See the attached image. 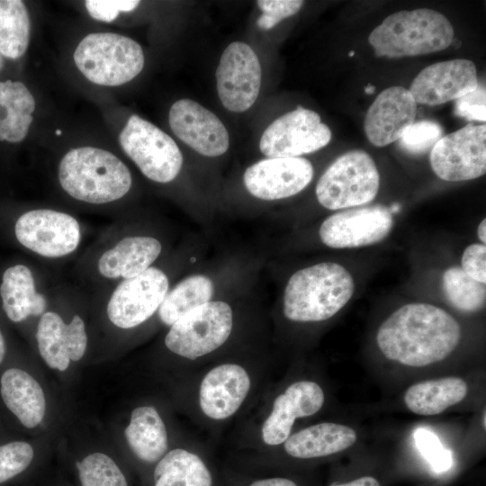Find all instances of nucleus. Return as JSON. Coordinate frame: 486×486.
I'll list each match as a JSON object with an SVG mask.
<instances>
[{"instance_id":"obj_13","label":"nucleus","mask_w":486,"mask_h":486,"mask_svg":"<svg viewBox=\"0 0 486 486\" xmlns=\"http://www.w3.org/2000/svg\"><path fill=\"white\" fill-rule=\"evenodd\" d=\"M215 76L219 98L227 110L245 112L257 99L261 66L256 52L247 43L234 41L225 49Z\"/></svg>"},{"instance_id":"obj_35","label":"nucleus","mask_w":486,"mask_h":486,"mask_svg":"<svg viewBox=\"0 0 486 486\" xmlns=\"http://www.w3.org/2000/svg\"><path fill=\"white\" fill-rule=\"evenodd\" d=\"M441 126L433 121H419L409 127L399 140L400 148L411 155H421L432 149L441 139Z\"/></svg>"},{"instance_id":"obj_7","label":"nucleus","mask_w":486,"mask_h":486,"mask_svg":"<svg viewBox=\"0 0 486 486\" xmlns=\"http://www.w3.org/2000/svg\"><path fill=\"white\" fill-rule=\"evenodd\" d=\"M127 156L148 179L168 183L179 174L183 155L175 140L151 122L131 115L119 135Z\"/></svg>"},{"instance_id":"obj_23","label":"nucleus","mask_w":486,"mask_h":486,"mask_svg":"<svg viewBox=\"0 0 486 486\" xmlns=\"http://www.w3.org/2000/svg\"><path fill=\"white\" fill-rule=\"evenodd\" d=\"M161 250V243L155 238L126 237L101 255L98 272L108 279L132 278L149 268Z\"/></svg>"},{"instance_id":"obj_40","label":"nucleus","mask_w":486,"mask_h":486,"mask_svg":"<svg viewBox=\"0 0 486 486\" xmlns=\"http://www.w3.org/2000/svg\"><path fill=\"white\" fill-rule=\"evenodd\" d=\"M461 268L472 279L486 283V247L484 244L468 246L462 256Z\"/></svg>"},{"instance_id":"obj_15","label":"nucleus","mask_w":486,"mask_h":486,"mask_svg":"<svg viewBox=\"0 0 486 486\" xmlns=\"http://www.w3.org/2000/svg\"><path fill=\"white\" fill-rule=\"evenodd\" d=\"M313 177L311 163L303 158H268L244 173L248 191L262 200L287 198L302 191Z\"/></svg>"},{"instance_id":"obj_29","label":"nucleus","mask_w":486,"mask_h":486,"mask_svg":"<svg viewBox=\"0 0 486 486\" xmlns=\"http://www.w3.org/2000/svg\"><path fill=\"white\" fill-rule=\"evenodd\" d=\"M154 486H212V474L195 454L182 448L166 452L153 472Z\"/></svg>"},{"instance_id":"obj_38","label":"nucleus","mask_w":486,"mask_h":486,"mask_svg":"<svg viewBox=\"0 0 486 486\" xmlns=\"http://www.w3.org/2000/svg\"><path fill=\"white\" fill-rule=\"evenodd\" d=\"M486 91L482 84L467 94L455 100L454 113L469 121H486Z\"/></svg>"},{"instance_id":"obj_5","label":"nucleus","mask_w":486,"mask_h":486,"mask_svg":"<svg viewBox=\"0 0 486 486\" xmlns=\"http://www.w3.org/2000/svg\"><path fill=\"white\" fill-rule=\"evenodd\" d=\"M74 60L91 82L108 86L123 85L144 67V54L134 40L116 33H90L77 45Z\"/></svg>"},{"instance_id":"obj_37","label":"nucleus","mask_w":486,"mask_h":486,"mask_svg":"<svg viewBox=\"0 0 486 486\" xmlns=\"http://www.w3.org/2000/svg\"><path fill=\"white\" fill-rule=\"evenodd\" d=\"M257 6L262 14L257 19V26L263 30L274 27L282 20L299 12L303 5L301 0H259Z\"/></svg>"},{"instance_id":"obj_8","label":"nucleus","mask_w":486,"mask_h":486,"mask_svg":"<svg viewBox=\"0 0 486 486\" xmlns=\"http://www.w3.org/2000/svg\"><path fill=\"white\" fill-rule=\"evenodd\" d=\"M232 325L233 314L229 304L208 302L170 326L165 345L174 354L194 360L223 345Z\"/></svg>"},{"instance_id":"obj_28","label":"nucleus","mask_w":486,"mask_h":486,"mask_svg":"<svg viewBox=\"0 0 486 486\" xmlns=\"http://www.w3.org/2000/svg\"><path fill=\"white\" fill-rule=\"evenodd\" d=\"M35 100L20 81L0 82V140L18 143L27 136Z\"/></svg>"},{"instance_id":"obj_46","label":"nucleus","mask_w":486,"mask_h":486,"mask_svg":"<svg viewBox=\"0 0 486 486\" xmlns=\"http://www.w3.org/2000/svg\"><path fill=\"white\" fill-rule=\"evenodd\" d=\"M3 67H4V59H3V55L0 52V71L3 68Z\"/></svg>"},{"instance_id":"obj_39","label":"nucleus","mask_w":486,"mask_h":486,"mask_svg":"<svg viewBox=\"0 0 486 486\" xmlns=\"http://www.w3.org/2000/svg\"><path fill=\"white\" fill-rule=\"evenodd\" d=\"M88 14L95 20L110 22L120 12H130L140 4L135 0H87L85 2Z\"/></svg>"},{"instance_id":"obj_12","label":"nucleus","mask_w":486,"mask_h":486,"mask_svg":"<svg viewBox=\"0 0 486 486\" xmlns=\"http://www.w3.org/2000/svg\"><path fill=\"white\" fill-rule=\"evenodd\" d=\"M14 233L24 248L50 258L71 254L81 239L80 225L73 216L50 209L22 214L15 222Z\"/></svg>"},{"instance_id":"obj_34","label":"nucleus","mask_w":486,"mask_h":486,"mask_svg":"<svg viewBox=\"0 0 486 486\" xmlns=\"http://www.w3.org/2000/svg\"><path fill=\"white\" fill-rule=\"evenodd\" d=\"M34 456V447L26 440L0 443V486L22 474L32 464Z\"/></svg>"},{"instance_id":"obj_41","label":"nucleus","mask_w":486,"mask_h":486,"mask_svg":"<svg viewBox=\"0 0 486 486\" xmlns=\"http://www.w3.org/2000/svg\"><path fill=\"white\" fill-rule=\"evenodd\" d=\"M250 486H298L294 482L286 478L274 477L258 480Z\"/></svg>"},{"instance_id":"obj_19","label":"nucleus","mask_w":486,"mask_h":486,"mask_svg":"<svg viewBox=\"0 0 486 486\" xmlns=\"http://www.w3.org/2000/svg\"><path fill=\"white\" fill-rule=\"evenodd\" d=\"M417 103L410 90L392 86L382 91L369 107L364 131L369 141L383 147L399 140L414 122Z\"/></svg>"},{"instance_id":"obj_24","label":"nucleus","mask_w":486,"mask_h":486,"mask_svg":"<svg viewBox=\"0 0 486 486\" xmlns=\"http://www.w3.org/2000/svg\"><path fill=\"white\" fill-rule=\"evenodd\" d=\"M356 431L342 424L324 422L303 428L284 441L286 453L295 458L327 456L352 446Z\"/></svg>"},{"instance_id":"obj_25","label":"nucleus","mask_w":486,"mask_h":486,"mask_svg":"<svg viewBox=\"0 0 486 486\" xmlns=\"http://www.w3.org/2000/svg\"><path fill=\"white\" fill-rule=\"evenodd\" d=\"M3 309L7 318L20 323L31 316H41L47 301L36 291L31 269L22 264L7 268L0 285Z\"/></svg>"},{"instance_id":"obj_1","label":"nucleus","mask_w":486,"mask_h":486,"mask_svg":"<svg viewBox=\"0 0 486 486\" xmlns=\"http://www.w3.org/2000/svg\"><path fill=\"white\" fill-rule=\"evenodd\" d=\"M461 335L459 323L445 310L428 303H409L382 323L376 342L386 358L421 367L448 357Z\"/></svg>"},{"instance_id":"obj_21","label":"nucleus","mask_w":486,"mask_h":486,"mask_svg":"<svg viewBox=\"0 0 486 486\" xmlns=\"http://www.w3.org/2000/svg\"><path fill=\"white\" fill-rule=\"evenodd\" d=\"M0 403L22 428L32 430L44 420L47 400L42 386L28 371L8 366L0 371Z\"/></svg>"},{"instance_id":"obj_20","label":"nucleus","mask_w":486,"mask_h":486,"mask_svg":"<svg viewBox=\"0 0 486 486\" xmlns=\"http://www.w3.org/2000/svg\"><path fill=\"white\" fill-rule=\"evenodd\" d=\"M323 403L324 392L318 383L310 381L292 383L275 398L272 411L262 427L263 441L269 446L284 443L295 419L317 413Z\"/></svg>"},{"instance_id":"obj_16","label":"nucleus","mask_w":486,"mask_h":486,"mask_svg":"<svg viewBox=\"0 0 486 486\" xmlns=\"http://www.w3.org/2000/svg\"><path fill=\"white\" fill-rule=\"evenodd\" d=\"M169 125L175 135L206 157L224 154L230 145L227 129L210 110L191 99H180L171 106Z\"/></svg>"},{"instance_id":"obj_32","label":"nucleus","mask_w":486,"mask_h":486,"mask_svg":"<svg viewBox=\"0 0 486 486\" xmlns=\"http://www.w3.org/2000/svg\"><path fill=\"white\" fill-rule=\"evenodd\" d=\"M442 283L448 302L456 310L477 312L484 308L485 284L472 279L461 267L447 268L443 274Z\"/></svg>"},{"instance_id":"obj_6","label":"nucleus","mask_w":486,"mask_h":486,"mask_svg":"<svg viewBox=\"0 0 486 486\" xmlns=\"http://www.w3.org/2000/svg\"><path fill=\"white\" fill-rule=\"evenodd\" d=\"M380 187V175L371 156L350 150L338 157L316 186L319 202L328 210L364 205L373 201Z\"/></svg>"},{"instance_id":"obj_31","label":"nucleus","mask_w":486,"mask_h":486,"mask_svg":"<svg viewBox=\"0 0 486 486\" xmlns=\"http://www.w3.org/2000/svg\"><path fill=\"white\" fill-rule=\"evenodd\" d=\"M31 22L27 8L20 0H0V52L16 59L26 51Z\"/></svg>"},{"instance_id":"obj_27","label":"nucleus","mask_w":486,"mask_h":486,"mask_svg":"<svg viewBox=\"0 0 486 486\" xmlns=\"http://www.w3.org/2000/svg\"><path fill=\"white\" fill-rule=\"evenodd\" d=\"M468 386L460 377L448 376L417 382L404 394L406 407L415 414L437 415L447 408L461 402L466 396Z\"/></svg>"},{"instance_id":"obj_42","label":"nucleus","mask_w":486,"mask_h":486,"mask_svg":"<svg viewBox=\"0 0 486 486\" xmlns=\"http://www.w3.org/2000/svg\"><path fill=\"white\" fill-rule=\"evenodd\" d=\"M329 486H381L379 482L372 476H363L344 483H332Z\"/></svg>"},{"instance_id":"obj_10","label":"nucleus","mask_w":486,"mask_h":486,"mask_svg":"<svg viewBox=\"0 0 486 486\" xmlns=\"http://www.w3.org/2000/svg\"><path fill=\"white\" fill-rule=\"evenodd\" d=\"M435 174L449 182L478 178L486 172V125L468 124L442 137L430 151Z\"/></svg>"},{"instance_id":"obj_45","label":"nucleus","mask_w":486,"mask_h":486,"mask_svg":"<svg viewBox=\"0 0 486 486\" xmlns=\"http://www.w3.org/2000/svg\"><path fill=\"white\" fill-rule=\"evenodd\" d=\"M375 91V86H372V85H368L364 87V92L368 94H374Z\"/></svg>"},{"instance_id":"obj_22","label":"nucleus","mask_w":486,"mask_h":486,"mask_svg":"<svg viewBox=\"0 0 486 486\" xmlns=\"http://www.w3.org/2000/svg\"><path fill=\"white\" fill-rule=\"evenodd\" d=\"M250 389L247 371L235 364H224L203 377L199 400L202 412L212 419H225L241 406Z\"/></svg>"},{"instance_id":"obj_26","label":"nucleus","mask_w":486,"mask_h":486,"mask_svg":"<svg viewBox=\"0 0 486 486\" xmlns=\"http://www.w3.org/2000/svg\"><path fill=\"white\" fill-rule=\"evenodd\" d=\"M124 436L131 452L144 463H156L167 452L166 428L153 406H140L132 410Z\"/></svg>"},{"instance_id":"obj_11","label":"nucleus","mask_w":486,"mask_h":486,"mask_svg":"<svg viewBox=\"0 0 486 486\" xmlns=\"http://www.w3.org/2000/svg\"><path fill=\"white\" fill-rule=\"evenodd\" d=\"M168 287L166 274L152 266L137 276L124 279L108 301L106 313L109 320L123 329L144 323L158 310Z\"/></svg>"},{"instance_id":"obj_48","label":"nucleus","mask_w":486,"mask_h":486,"mask_svg":"<svg viewBox=\"0 0 486 486\" xmlns=\"http://www.w3.org/2000/svg\"><path fill=\"white\" fill-rule=\"evenodd\" d=\"M354 55H355V52H354L353 50H351V51L348 53V56H349V57H352V56H354Z\"/></svg>"},{"instance_id":"obj_47","label":"nucleus","mask_w":486,"mask_h":486,"mask_svg":"<svg viewBox=\"0 0 486 486\" xmlns=\"http://www.w3.org/2000/svg\"><path fill=\"white\" fill-rule=\"evenodd\" d=\"M485 418H486V416H485V412H484V414H483V428H485V426H486V425H485Z\"/></svg>"},{"instance_id":"obj_30","label":"nucleus","mask_w":486,"mask_h":486,"mask_svg":"<svg viewBox=\"0 0 486 486\" xmlns=\"http://www.w3.org/2000/svg\"><path fill=\"white\" fill-rule=\"evenodd\" d=\"M213 293L211 279L202 274L191 275L167 292L158 309L160 320L172 326L183 316L210 302Z\"/></svg>"},{"instance_id":"obj_14","label":"nucleus","mask_w":486,"mask_h":486,"mask_svg":"<svg viewBox=\"0 0 486 486\" xmlns=\"http://www.w3.org/2000/svg\"><path fill=\"white\" fill-rule=\"evenodd\" d=\"M392 224V213L383 205L353 208L328 217L320 228V237L332 248L365 247L383 240Z\"/></svg>"},{"instance_id":"obj_44","label":"nucleus","mask_w":486,"mask_h":486,"mask_svg":"<svg viewBox=\"0 0 486 486\" xmlns=\"http://www.w3.org/2000/svg\"><path fill=\"white\" fill-rule=\"evenodd\" d=\"M6 356V343L0 328V366L4 364Z\"/></svg>"},{"instance_id":"obj_49","label":"nucleus","mask_w":486,"mask_h":486,"mask_svg":"<svg viewBox=\"0 0 486 486\" xmlns=\"http://www.w3.org/2000/svg\"><path fill=\"white\" fill-rule=\"evenodd\" d=\"M190 261H191V262H195V261H196V258H195V257H191V258H190Z\"/></svg>"},{"instance_id":"obj_18","label":"nucleus","mask_w":486,"mask_h":486,"mask_svg":"<svg viewBox=\"0 0 486 486\" xmlns=\"http://www.w3.org/2000/svg\"><path fill=\"white\" fill-rule=\"evenodd\" d=\"M36 340L44 363L52 370L65 372L71 362L83 358L87 347V334L83 319L74 315L66 323L55 311H45L40 318Z\"/></svg>"},{"instance_id":"obj_2","label":"nucleus","mask_w":486,"mask_h":486,"mask_svg":"<svg viewBox=\"0 0 486 486\" xmlns=\"http://www.w3.org/2000/svg\"><path fill=\"white\" fill-rule=\"evenodd\" d=\"M355 284L350 273L337 263H320L294 273L284 295V316L293 321L326 320L351 299Z\"/></svg>"},{"instance_id":"obj_33","label":"nucleus","mask_w":486,"mask_h":486,"mask_svg":"<svg viewBox=\"0 0 486 486\" xmlns=\"http://www.w3.org/2000/svg\"><path fill=\"white\" fill-rule=\"evenodd\" d=\"M76 466L81 486H128L121 467L104 452L87 454Z\"/></svg>"},{"instance_id":"obj_43","label":"nucleus","mask_w":486,"mask_h":486,"mask_svg":"<svg viewBox=\"0 0 486 486\" xmlns=\"http://www.w3.org/2000/svg\"><path fill=\"white\" fill-rule=\"evenodd\" d=\"M477 234H478L479 239L482 242V244L485 245L486 243V220L485 219H483L480 222L477 229Z\"/></svg>"},{"instance_id":"obj_50","label":"nucleus","mask_w":486,"mask_h":486,"mask_svg":"<svg viewBox=\"0 0 486 486\" xmlns=\"http://www.w3.org/2000/svg\"><path fill=\"white\" fill-rule=\"evenodd\" d=\"M57 135H60V130H57Z\"/></svg>"},{"instance_id":"obj_4","label":"nucleus","mask_w":486,"mask_h":486,"mask_svg":"<svg viewBox=\"0 0 486 486\" xmlns=\"http://www.w3.org/2000/svg\"><path fill=\"white\" fill-rule=\"evenodd\" d=\"M454 28L441 13L427 8L386 17L368 37L377 57L398 58L443 50L452 44Z\"/></svg>"},{"instance_id":"obj_17","label":"nucleus","mask_w":486,"mask_h":486,"mask_svg":"<svg viewBox=\"0 0 486 486\" xmlns=\"http://www.w3.org/2000/svg\"><path fill=\"white\" fill-rule=\"evenodd\" d=\"M476 68L469 59L457 58L432 64L414 78L410 92L415 102L437 105L475 90Z\"/></svg>"},{"instance_id":"obj_9","label":"nucleus","mask_w":486,"mask_h":486,"mask_svg":"<svg viewBox=\"0 0 486 486\" xmlns=\"http://www.w3.org/2000/svg\"><path fill=\"white\" fill-rule=\"evenodd\" d=\"M330 140L331 130L319 113L299 105L265 130L259 148L268 158H296L324 148Z\"/></svg>"},{"instance_id":"obj_36","label":"nucleus","mask_w":486,"mask_h":486,"mask_svg":"<svg viewBox=\"0 0 486 486\" xmlns=\"http://www.w3.org/2000/svg\"><path fill=\"white\" fill-rule=\"evenodd\" d=\"M414 440L421 454L436 472H446L451 468V452L443 446L435 433L426 428H418L414 433Z\"/></svg>"},{"instance_id":"obj_3","label":"nucleus","mask_w":486,"mask_h":486,"mask_svg":"<svg viewBox=\"0 0 486 486\" xmlns=\"http://www.w3.org/2000/svg\"><path fill=\"white\" fill-rule=\"evenodd\" d=\"M61 187L76 200L103 204L123 197L131 186V175L112 153L94 147L68 151L58 166Z\"/></svg>"}]
</instances>
